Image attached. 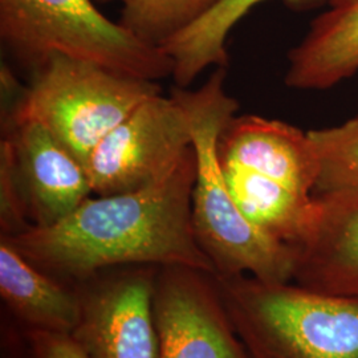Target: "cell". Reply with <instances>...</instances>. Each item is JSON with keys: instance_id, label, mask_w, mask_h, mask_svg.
I'll use <instances>...</instances> for the list:
<instances>
[{"instance_id": "1", "label": "cell", "mask_w": 358, "mask_h": 358, "mask_svg": "<svg viewBox=\"0 0 358 358\" xmlns=\"http://www.w3.org/2000/svg\"><path fill=\"white\" fill-rule=\"evenodd\" d=\"M194 148L166 177L136 192L90 195L51 227L0 236L34 266L73 287L103 269L124 266H185L215 275L195 239Z\"/></svg>"}, {"instance_id": "2", "label": "cell", "mask_w": 358, "mask_h": 358, "mask_svg": "<svg viewBox=\"0 0 358 358\" xmlns=\"http://www.w3.org/2000/svg\"><path fill=\"white\" fill-rule=\"evenodd\" d=\"M227 69L215 68L198 90L174 88L185 109L196 157L192 222L195 239L217 276L248 275L263 282L294 280V250L259 230L235 203L217 155L219 137L239 103L224 90Z\"/></svg>"}, {"instance_id": "3", "label": "cell", "mask_w": 358, "mask_h": 358, "mask_svg": "<svg viewBox=\"0 0 358 358\" xmlns=\"http://www.w3.org/2000/svg\"><path fill=\"white\" fill-rule=\"evenodd\" d=\"M215 280L250 357L358 358V297L248 275Z\"/></svg>"}, {"instance_id": "4", "label": "cell", "mask_w": 358, "mask_h": 358, "mask_svg": "<svg viewBox=\"0 0 358 358\" xmlns=\"http://www.w3.org/2000/svg\"><path fill=\"white\" fill-rule=\"evenodd\" d=\"M0 40L31 72L63 55L148 81L173 75L165 52L109 20L92 0H0Z\"/></svg>"}, {"instance_id": "5", "label": "cell", "mask_w": 358, "mask_h": 358, "mask_svg": "<svg viewBox=\"0 0 358 358\" xmlns=\"http://www.w3.org/2000/svg\"><path fill=\"white\" fill-rule=\"evenodd\" d=\"M157 93L161 87L155 81L55 55L32 72L6 120L41 124L85 166L103 137Z\"/></svg>"}, {"instance_id": "6", "label": "cell", "mask_w": 358, "mask_h": 358, "mask_svg": "<svg viewBox=\"0 0 358 358\" xmlns=\"http://www.w3.org/2000/svg\"><path fill=\"white\" fill-rule=\"evenodd\" d=\"M192 146L190 122L171 94L142 101L93 149L87 174L93 195L136 192L178 165Z\"/></svg>"}, {"instance_id": "7", "label": "cell", "mask_w": 358, "mask_h": 358, "mask_svg": "<svg viewBox=\"0 0 358 358\" xmlns=\"http://www.w3.org/2000/svg\"><path fill=\"white\" fill-rule=\"evenodd\" d=\"M158 268L103 269L73 285L80 316L71 336L88 358H158L153 308Z\"/></svg>"}, {"instance_id": "8", "label": "cell", "mask_w": 358, "mask_h": 358, "mask_svg": "<svg viewBox=\"0 0 358 358\" xmlns=\"http://www.w3.org/2000/svg\"><path fill=\"white\" fill-rule=\"evenodd\" d=\"M153 308L158 358H251L214 273L185 266L159 267Z\"/></svg>"}, {"instance_id": "9", "label": "cell", "mask_w": 358, "mask_h": 358, "mask_svg": "<svg viewBox=\"0 0 358 358\" xmlns=\"http://www.w3.org/2000/svg\"><path fill=\"white\" fill-rule=\"evenodd\" d=\"M0 165L10 171L31 227L62 222L93 195L84 164L32 120H6Z\"/></svg>"}, {"instance_id": "10", "label": "cell", "mask_w": 358, "mask_h": 358, "mask_svg": "<svg viewBox=\"0 0 358 358\" xmlns=\"http://www.w3.org/2000/svg\"><path fill=\"white\" fill-rule=\"evenodd\" d=\"M220 165L275 179L294 190L312 194L319 159L308 131L262 115L232 117L217 142Z\"/></svg>"}, {"instance_id": "11", "label": "cell", "mask_w": 358, "mask_h": 358, "mask_svg": "<svg viewBox=\"0 0 358 358\" xmlns=\"http://www.w3.org/2000/svg\"><path fill=\"white\" fill-rule=\"evenodd\" d=\"M316 199L315 224L294 248L292 282L324 294L358 297V198Z\"/></svg>"}, {"instance_id": "12", "label": "cell", "mask_w": 358, "mask_h": 358, "mask_svg": "<svg viewBox=\"0 0 358 358\" xmlns=\"http://www.w3.org/2000/svg\"><path fill=\"white\" fill-rule=\"evenodd\" d=\"M358 73V0H328L288 53L287 87L331 90Z\"/></svg>"}, {"instance_id": "13", "label": "cell", "mask_w": 358, "mask_h": 358, "mask_svg": "<svg viewBox=\"0 0 358 358\" xmlns=\"http://www.w3.org/2000/svg\"><path fill=\"white\" fill-rule=\"evenodd\" d=\"M0 296L23 329L71 334L77 325L76 289L38 269L1 238Z\"/></svg>"}, {"instance_id": "14", "label": "cell", "mask_w": 358, "mask_h": 358, "mask_svg": "<svg viewBox=\"0 0 358 358\" xmlns=\"http://www.w3.org/2000/svg\"><path fill=\"white\" fill-rule=\"evenodd\" d=\"M222 169L235 203L254 226L294 250L306 241L319 211L316 196L242 169Z\"/></svg>"}, {"instance_id": "15", "label": "cell", "mask_w": 358, "mask_h": 358, "mask_svg": "<svg viewBox=\"0 0 358 358\" xmlns=\"http://www.w3.org/2000/svg\"><path fill=\"white\" fill-rule=\"evenodd\" d=\"M262 1L222 0L198 22L167 40L161 48L173 62L171 77L177 87L187 88L210 66L227 68L226 41L231 29Z\"/></svg>"}, {"instance_id": "16", "label": "cell", "mask_w": 358, "mask_h": 358, "mask_svg": "<svg viewBox=\"0 0 358 358\" xmlns=\"http://www.w3.org/2000/svg\"><path fill=\"white\" fill-rule=\"evenodd\" d=\"M319 159L313 196H357L358 115L341 125L308 131Z\"/></svg>"}, {"instance_id": "17", "label": "cell", "mask_w": 358, "mask_h": 358, "mask_svg": "<svg viewBox=\"0 0 358 358\" xmlns=\"http://www.w3.org/2000/svg\"><path fill=\"white\" fill-rule=\"evenodd\" d=\"M222 0H129L124 4L120 24L134 36L162 47L210 13Z\"/></svg>"}, {"instance_id": "18", "label": "cell", "mask_w": 358, "mask_h": 358, "mask_svg": "<svg viewBox=\"0 0 358 358\" xmlns=\"http://www.w3.org/2000/svg\"><path fill=\"white\" fill-rule=\"evenodd\" d=\"M23 358H88L68 333L23 329Z\"/></svg>"}, {"instance_id": "19", "label": "cell", "mask_w": 358, "mask_h": 358, "mask_svg": "<svg viewBox=\"0 0 358 358\" xmlns=\"http://www.w3.org/2000/svg\"><path fill=\"white\" fill-rule=\"evenodd\" d=\"M328 0H285V4L294 11H310L327 6Z\"/></svg>"}, {"instance_id": "20", "label": "cell", "mask_w": 358, "mask_h": 358, "mask_svg": "<svg viewBox=\"0 0 358 358\" xmlns=\"http://www.w3.org/2000/svg\"><path fill=\"white\" fill-rule=\"evenodd\" d=\"M99 1H103V3H106V1H113V0H99ZM118 1H122V4H127L129 0H118Z\"/></svg>"}]
</instances>
